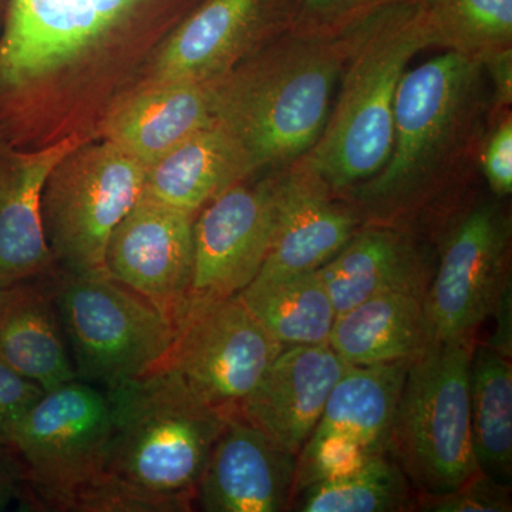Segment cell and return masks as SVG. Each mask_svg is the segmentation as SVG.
I'll list each match as a JSON object with an SVG mask.
<instances>
[{"label":"cell","instance_id":"obj_6","mask_svg":"<svg viewBox=\"0 0 512 512\" xmlns=\"http://www.w3.org/2000/svg\"><path fill=\"white\" fill-rule=\"evenodd\" d=\"M110 437L106 390L76 379L43 394L10 431L8 443L37 505L90 512L106 483Z\"/></svg>","mask_w":512,"mask_h":512},{"label":"cell","instance_id":"obj_24","mask_svg":"<svg viewBox=\"0 0 512 512\" xmlns=\"http://www.w3.org/2000/svg\"><path fill=\"white\" fill-rule=\"evenodd\" d=\"M412 362L353 366L333 387L311 437L340 434L373 456L390 454L397 407Z\"/></svg>","mask_w":512,"mask_h":512},{"label":"cell","instance_id":"obj_30","mask_svg":"<svg viewBox=\"0 0 512 512\" xmlns=\"http://www.w3.org/2000/svg\"><path fill=\"white\" fill-rule=\"evenodd\" d=\"M416 510L429 512H510V485L478 470L464 483L441 494H417Z\"/></svg>","mask_w":512,"mask_h":512},{"label":"cell","instance_id":"obj_34","mask_svg":"<svg viewBox=\"0 0 512 512\" xmlns=\"http://www.w3.org/2000/svg\"><path fill=\"white\" fill-rule=\"evenodd\" d=\"M26 494L25 474L13 448L0 441V511Z\"/></svg>","mask_w":512,"mask_h":512},{"label":"cell","instance_id":"obj_18","mask_svg":"<svg viewBox=\"0 0 512 512\" xmlns=\"http://www.w3.org/2000/svg\"><path fill=\"white\" fill-rule=\"evenodd\" d=\"M355 205L330 190L306 157L296 161L288 202L265 264L256 276L318 271L362 227Z\"/></svg>","mask_w":512,"mask_h":512},{"label":"cell","instance_id":"obj_27","mask_svg":"<svg viewBox=\"0 0 512 512\" xmlns=\"http://www.w3.org/2000/svg\"><path fill=\"white\" fill-rule=\"evenodd\" d=\"M292 501L301 512H403L416 510V491L399 463L383 454L346 476L306 485Z\"/></svg>","mask_w":512,"mask_h":512},{"label":"cell","instance_id":"obj_9","mask_svg":"<svg viewBox=\"0 0 512 512\" xmlns=\"http://www.w3.org/2000/svg\"><path fill=\"white\" fill-rule=\"evenodd\" d=\"M512 220L507 200L477 197L448 225L424 306L436 343L474 342L511 286Z\"/></svg>","mask_w":512,"mask_h":512},{"label":"cell","instance_id":"obj_11","mask_svg":"<svg viewBox=\"0 0 512 512\" xmlns=\"http://www.w3.org/2000/svg\"><path fill=\"white\" fill-rule=\"evenodd\" d=\"M284 348L237 293L188 306L157 367L173 370L192 392L229 417L239 412Z\"/></svg>","mask_w":512,"mask_h":512},{"label":"cell","instance_id":"obj_16","mask_svg":"<svg viewBox=\"0 0 512 512\" xmlns=\"http://www.w3.org/2000/svg\"><path fill=\"white\" fill-rule=\"evenodd\" d=\"M436 264V245L419 235L363 224L318 274L340 315L383 293L409 292L426 298Z\"/></svg>","mask_w":512,"mask_h":512},{"label":"cell","instance_id":"obj_14","mask_svg":"<svg viewBox=\"0 0 512 512\" xmlns=\"http://www.w3.org/2000/svg\"><path fill=\"white\" fill-rule=\"evenodd\" d=\"M298 456L232 414L195 491L207 512H282L292 507Z\"/></svg>","mask_w":512,"mask_h":512},{"label":"cell","instance_id":"obj_2","mask_svg":"<svg viewBox=\"0 0 512 512\" xmlns=\"http://www.w3.org/2000/svg\"><path fill=\"white\" fill-rule=\"evenodd\" d=\"M359 23L338 33L288 30L211 80L215 123L237 138L252 174L295 164L318 143Z\"/></svg>","mask_w":512,"mask_h":512},{"label":"cell","instance_id":"obj_19","mask_svg":"<svg viewBox=\"0 0 512 512\" xmlns=\"http://www.w3.org/2000/svg\"><path fill=\"white\" fill-rule=\"evenodd\" d=\"M56 269L0 288V360L45 392L73 382L56 303Z\"/></svg>","mask_w":512,"mask_h":512},{"label":"cell","instance_id":"obj_32","mask_svg":"<svg viewBox=\"0 0 512 512\" xmlns=\"http://www.w3.org/2000/svg\"><path fill=\"white\" fill-rule=\"evenodd\" d=\"M45 393L39 384L0 360V441L8 443L10 431Z\"/></svg>","mask_w":512,"mask_h":512},{"label":"cell","instance_id":"obj_4","mask_svg":"<svg viewBox=\"0 0 512 512\" xmlns=\"http://www.w3.org/2000/svg\"><path fill=\"white\" fill-rule=\"evenodd\" d=\"M427 47L434 40L421 3L394 6L359 23L328 123L305 156L336 194L375 177L389 160L399 84Z\"/></svg>","mask_w":512,"mask_h":512},{"label":"cell","instance_id":"obj_31","mask_svg":"<svg viewBox=\"0 0 512 512\" xmlns=\"http://www.w3.org/2000/svg\"><path fill=\"white\" fill-rule=\"evenodd\" d=\"M481 178L497 198L512 194V113L500 111L491 117L480 153Z\"/></svg>","mask_w":512,"mask_h":512},{"label":"cell","instance_id":"obj_35","mask_svg":"<svg viewBox=\"0 0 512 512\" xmlns=\"http://www.w3.org/2000/svg\"><path fill=\"white\" fill-rule=\"evenodd\" d=\"M511 286L505 289L503 298L498 303L494 315L497 318V326L493 339L488 342V345L493 346L495 350L501 355L510 357L512 353V311H511Z\"/></svg>","mask_w":512,"mask_h":512},{"label":"cell","instance_id":"obj_29","mask_svg":"<svg viewBox=\"0 0 512 512\" xmlns=\"http://www.w3.org/2000/svg\"><path fill=\"white\" fill-rule=\"evenodd\" d=\"M423 0H296L292 30L338 33L382 10Z\"/></svg>","mask_w":512,"mask_h":512},{"label":"cell","instance_id":"obj_10","mask_svg":"<svg viewBox=\"0 0 512 512\" xmlns=\"http://www.w3.org/2000/svg\"><path fill=\"white\" fill-rule=\"evenodd\" d=\"M292 170L239 181L198 212L188 306L237 295L254 281L284 218Z\"/></svg>","mask_w":512,"mask_h":512},{"label":"cell","instance_id":"obj_21","mask_svg":"<svg viewBox=\"0 0 512 512\" xmlns=\"http://www.w3.org/2000/svg\"><path fill=\"white\" fill-rule=\"evenodd\" d=\"M249 177L254 174L241 144L214 123L148 165L141 195L197 217L205 205Z\"/></svg>","mask_w":512,"mask_h":512},{"label":"cell","instance_id":"obj_15","mask_svg":"<svg viewBox=\"0 0 512 512\" xmlns=\"http://www.w3.org/2000/svg\"><path fill=\"white\" fill-rule=\"evenodd\" d=\"M352 367L328 343L285 346L238 414L298 456L333 387Z\"/></svg>","mask_w":512,"mask_h":512},{"label":"cell","instance_id":"obj_23","mask_svg":"<svg viewBox=\"0 0 512 512\" xmlns=\"http://www.w3.org/2000/svg\"><path fill=\"white\" fill-rule=\"evenodd\" d=\"M201 0H10L40 37L67 49H87L158 18H184Z\"/></svg>","mask_w":512,"mask_h":512},{"label":"cell","instance_id":"obj_20","mask_svg":"<svg viewBox=\"0 0 512 512\" xmlns=\"http://www.w3.org/2000/svg\"><path fill=\"white\" fill-rule=\"evenodd\" d=\"M214 123L211 80L148 83L110 114L104 138L148 167Z\"/></svg>","mask_w":512,"mask_h":512},{"label":"cell","instance_id":"obj_3","mask_svg":"<svg viewBox=\"0 0 512 512\" xmlns=\"http://www.w3.org/2000/svg\"><path fill=\"white\" fill-rule=\"evenodd\" d=\"M106 393L110 483L130 497L137 512L190 511L212 447L231 416L164 367Z\"/></svg>","mask_w":512,"mask_h":512},{"label":"cell","instance_id":"obj_13","mask_svg":"<svg viewBox=\"0 0 512 512\" xmlns=\"http://www.w3.org/2000/svg\"><path fill=\"white\" fill-rule=\"evenodd\" d=\"M195 215L140 195L111 232L110 276L150 302L175 330L188 309Z\"/></svg>","mask_w":512,"mask_h":512},{"label":"cell","instance_id":"obj_25","mask_svg":"<svg viewBox=\"0 0 512 512\" xmlns=\"http://www.w3.org/2000/svg\"><path fill=\"white\" fill-rule=\"evenodd\" d=\"M239 295L252 315L282 345L329 342L338 315L318 271L255 276Z\"/></svg>","mask_w":512,"mask_h":512},{"label":"cell","instance_id":"obj_28","mask_svg":"<svg viewBox=\"0 0 512 512\" xmlns=\"http://www.w3.org/2000/svg\"><path fill=\"white\" fill-rule=\"evenodd\" d=\"M434 47L483 60L512 47V0H423Z\"/></svg>","mask_w":512,"mask_h":512},{"label":"cell","instance_id":"obj_26","mask_svg":"<svg viewBox=\"0 0 512 512\" xmlns=\"http://www.w3.org/2000/svg\"><path fill=\"white\" fill-rule=\"evenodd\" d=\"M471 436L478 468L500 483L512 477V366L488 343L474 345L470 365Z\"/></svg>","mask_w":512,"mask_h":512},{"label":"cell","instance_id":"obj_8","mask_svg":"<svg viewBox=\"0 0 512 512\" xmlns=\"http://www.w3.org/2000/svg\"><path fill=\"white\" fill-rule=\"evenodd\" d=\"M147 165L111 141H84L47 177L42 221L56 268L74 275L109 274L111 232L140 198Z\"/></svg>","mask_w":512,"mask_h":512},{"label":"cell","instance_id":"obj_36","mask_svg":"<svg viewBox=\"0 0 512 512\" xmlns=\"http://www.w3.org/2000/svg\"><path fill=\"white\" fill-rule=\"evenodd\" d=\"M6 5H8V0H0V13L6 10Z\"/></svg>","mask_w":512,"mask_h":512},{"label":"cell","instance_id":"obj_33","mask_svg":"<svg viewBox=\"0 0 512 512\" xmlns=\"http://www.w3.org/2000/svg\"><path fill=\"white\" fill-rule=\"evenodd\" d=\"M493 99V114L511 109L512 106V47L498 50L481 60Z\"/></svg>","mask_w":512,"mask_h":512},{"label":"cell","instance_id":"obj_5","mask_svg":"<svg viewBox=\"0 0 512 512\" xmlns=\"http://www.w3.org/2000/svg\"><path fill=\"white\" fill-rule=\"evenodd\" d=\"M474 345L470 340L436 343L407 370L390 456L417 494L446 493L480 470L471 436Z\"/></svg>","mask_w":512,"mask_h":512},{"label":"cell","instance_id":"obj_22","mask_svg":"<svg viewBox=\"0 0 512 512\" xmlns=\"http://www.w3.org/2000/svg\"><path fill=\"white\" fill-rule=\"evenodd\" d=\"M328 345L350 365L373 366L413 362L436 340L424 298L389 292L336 316Z\"/></svg>","mask_w":512,"mask_h":512},{"label":"cell","instance_id":"obj_1","mask_svg":"<svg viewBox=\"0 0 512 512\" xmlns=\"http://www.w3.org/2000/svg\"><path fill=\"white\" fill-rule=\"evenodd\" d=\"M493 99L481 60L443 50L406 70L394 103L393 146L382 170L342 197L363 224L404 229L439 245L477 197Z\"/></svg>","mask_w":512,"mask_h":512},{"label":"cell","instance_id":"obj_12","mask_svg":"<svg viewBox=\"0 0 512 512\" xmlns=\"http://www.w3.org/2000/svg\"><path fill=\"white\" fill-rule=\"evenodd\" d=\"M296 0H201L158 53L148 83H205L292 29Z\"/></svg>","mask_w":512,"mask_h":512},{"label":"cell","instance_id":"obj_7","mask_svg":"<svg viewBox=\"0 0 512 512\" xmlns=\"http://www.w3.org/2000/svg\"><path fill=\"white\" fill-rule=\"evenodd\" d=\"M55 284L77 379L109 390L163 362L174 325L138 293L109 274L74 275L57 268Z\"/></svg>","mask_w":512,"mask_h":512},{"label":"cell","instance_id":"obj_17","mask_svg":"<svg viewBox=\"0 0 512 512\" xmlns=\"http://www.w3.org/2000/svg\"><path fill=\"white\" fill-rule=\"evenodd\" d=\"M86 138L72 134L36 151L0 140V288L56 269L42 221L47 177Z\"/></svg>","mask_w":512,"mask_h":512}]
</instances>
